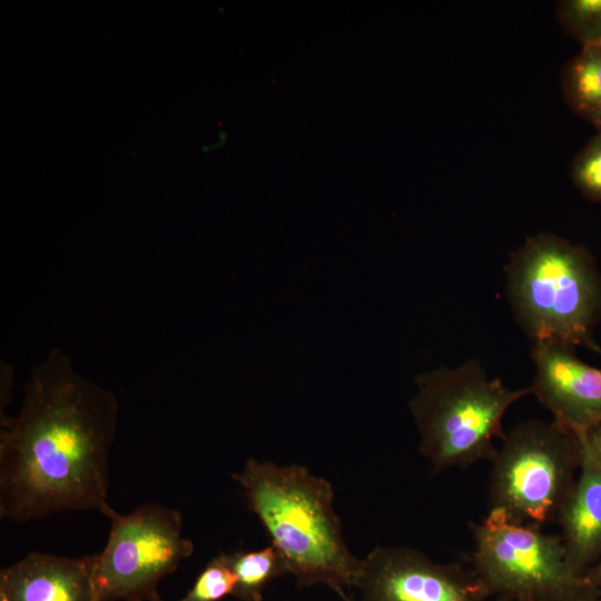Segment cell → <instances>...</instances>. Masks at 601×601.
Masks as SVG:
<instances>
[{"mask_svg": "<svg viewBox=\"0 0 601 601\" xmlns=\"http://www.w3.org/2000/svg\"><path fill=\"white\" fill-rule=\"evenodd\" d=\"M115 394L81 376L52 348L0 433V518L42 520L62 512L112 509L109 454L118 424Z\"/></svg>", "mask_w": 601, "mask_h": 601, "instance_id": "6da1fadb", "label": "cell"}, {"mask_svg": "<svg viewBox=\"0 0 601 601\" xmlns=\"http://www.w3.org/2000/svg\"><path fill=\"white\" fill-rule=\"evenodd\" d=\"M231 477L298 587L354 589L362 559L344 539L333 485L299 464L246 460Z\"/></svg>", "mask_w": 601, "mask_h": 601, "instance_id": "7a4b0ae2", "label": "cell"}, {"mask_svg": "<svg viewBox=\"0 0 601 601\" xmlns=\"http://www.w3.org/2000/svg\"><path fill=\"white\" fill-rule=\"evenodd\" d=\"M514 318L536 342L583 345L601 354L593 331L601 321V276L583 246L553 233L525 239L505 268Z\"/></svg>", "mask_w": 601, "mask_h": 601, "instance_id": "3957f363", "label": "cell"}, {"mask_svg": "<svg viewBox=\"0 0 601 601\" xmlns=\"http://www.w3.org/2000/svg\"><path fill=\"white\" fill-rule=\"evenodd\" d=\"M408 410L420 434V453L433 473L491 460L503 440V417L530 387L512 390L469 359L420 374Z\"/></svg>", "mask_w": 601, "mask_h": 601, "instance_id": "277c9868", "label": "cell"}, {"mask_svg": "<svg viewBox=\"0 0 601 601\" xmlns=\"http://www.w3.org/2000/svg\"><path fill=\"white\" fill-rule=\"evenodd\" d=\"M491 461L487 518L543 526L555 520L580 467L579 437L556 422L514 425Z\"/></svg>", "mask_w": 601, "mask_h": 601, "instance_id": "5b68a950", "label": "cell"}, {"mask_svg": "<svg viewBox=\"0 0 601 601\" xmlns=\"http://www.w3.org/2000/svg\"><path fill=\"white\" fill-rule=\"evenodd\" d=\"M470 529L472 571L486 597L570 601L589 587L570 566L561 536L541 525L485 516Z\"/></svg>", "mask_w": 601, "mask_h": 601, "instance_id": "8992f818", "label": "cell"}, {"mask_svg": "<svg viewBox=\"0 0 601 601\" xmlns=\"http://www.w3.org/2000/svg\"><path fill=\"white\" fill-rule=\"evenodd\" d=\"M106 516L108 540L92 570L96 601H148L158 594L159 582L194 553L174 508L148 503L127 514L111 509Z\"/></svg>", "mask_w": 601, "mask_h": 601, "instance_id": "52a82bcc", "label": "cell"}, {"mask_svg": "<svg viewBox=\"0 0 601 601\" xmlns=\"http://www.w3.org/2000/svg\"><path fill=\"white\" fill-rule=\"evenodd\" d=\"M354 589L359 601H484L472 569L436 562L420 550L378 545L363 559Z\"/></svg>", "mask_w": 601, "mask_h": 601, "instance_id": "ba28073f", "label": "cell"}, {"mask_svg": "<svg viewBox=\"0 0 601 601\" xmlns=\"http://www.w3.org/2000/svg\"><path fill=\"white\" fill-rule=\"evenodd\" d=\"M532 359L531 393L554 422L577 436L601 422V368L588 365L573 346L559 342L533 343Z\"/></svg>", "mask_w": 601, "mask_h": 601, "instance_id": "9c48e42d", "label": "cell"}, {"mask_svg": "<svg viewBox=\"0 0 601 601\" xmlns=\"http://www.w3.org/2000/svg\"><path fill=\"white\" fill-rule=\"evenodd\" d=\"M96 554L67 558L32 552L0 571L2 601H96Z\"/></svg>", "mask_w": 601, "mask_h": 601, "instance_id": "30bf717a", "label": "cell"}, {"mask_svg": "<svg viewBox=\"0 0 601 601\" xmlns=\"http://www.w3.org/2000/svg\"><path fill=\"white\" fill-rule=\"evenodd\" d=\"M581 444L579 475L555 520L572 570L580 577L601 552V463L585 442Z\"/></svg>", "mask_w": 601, "mask_h": 601, "instance_id": "8fae6325", "label": "cell"}, {"mask_svg": "<svg viewBox=\"0 0 601 601\" xmlns=\"http://www.w3.org/2000/svg\"><path fill=\"white\" fill-rule=\"evenodd\" d=\"M561 88L570 109L601 130V45L583 46L566 62Z\"/></svg>", "mask_w": 601, "mask_h": 601, "instance_id": "7c38bea8", "label": "cell"}, {"mask_svg": "<svg viewBox=\"0 0 601 601\" xmlns=\"http://www.w3.org/2000/svg\"><path fill=\"white\" fill-rule=\"evenodd\" d=\"M229 561L236 575L231 597L237 601H263L266 588L289 574L285 559L273 544L259 550L229 552Z\"/></svg>", "mask_w": 601, "mask_h": 601, "instance_id": "4fadbf2b", "label": "cell"}, {"mask_svg": "<svg viewBox=\"0 0 601 601\" xmlns=\"http://www.w3.org/2000/svg\"><path fill=\"white\" fill-rule=\"evenodd\" d=\"M560 26L582 47L601 43V0H564L556 7Z\"/></svg>", "mask_w": 601, "mask_h": 601, "instance_id": "5bb4252c", "label": "cell"}, {"mask_svg": "<svg viewBox=\"0 0 601 601\" xmlns=\"http://www.w3.org/2000/svg\"><path fill=\"white\" fill-rule=\"evenodd\" d=\"M235 588L236 575L229 553H219L205 565L190 590L178 601H223L233 595Z\"/></svg>", "mask_w": 601, "mask_h": 601, "instance_id": "9a60e30c", "label": "cell"}, {"mask_svg": "<svg viewBox=\"0 0 601 601\" xmlns=\"http://www.w3.org/2000/svg\"><path fill=\"white\" fill-rule=\"evenodd\" d=\"M571 178L587 198L601 203V130L573 159Z\"/></svg>", "mask_w": 601, "mask_h": 601, "instance_id": "2e32d148", "label": "cell"}, {"mask_svg": "<svg viewBox=\"0 0 601 601\" xmlns=\"http://www.w3.org/2000/svg\"><path fill=\"white\" fill-rule=\"evenodd\" d=\"M578 437H581L585 442L593 455L601 463V422Z\"/></svg>", "mask_w": 601, "mask_h": 601, "instance_id": "e0dca14e", "label": "cell"}, {"mask_svg": "<svg viewBox=\"0 0 601 601\" xmlns=\"http://www.w3.org/2000/svg\"><path fill=\"white\" fill-rule=\"evenodd\" d=\"M584 582L601 593V552L582 575Z\"/></svg>", "mask_w": 601, "mask_h": 601, "instance_id": "ac0fdd59", "label": "cell"}, {"mask_svg": "<svg viewBox=\"0 0 601 601\" xmlns=\"http://www.w3.org/2000/svg\"><path fill=\"white\" fill-rule=\"evenodd\" d=\"M570 601H601V593L595 589L588 587Z\"/></svg>", "mask_w": 601, "mask_h": 601, "instance_id": "d6986e66", "label": "cell"}, {"mask_svg": "<svg viewBox=\"0 0 601 601\" xmlns=\"http://www.w3.org/2000/svg\"><path fill=\"white\" fill-rule=\"evenodd\" d=\"M339 598L342 599V601H359L358 599H355L354 597H352L349 592L343 594Z\"/></svg>", "mask_w": 601, "mask_h": 601, "instance_id": "ffe728a7", "label": "cell"}, {"mask_svg": "<svg viewBox=\"0 0 601 601\" xmlns=\"http://www.w3.org/2000/svg\"><path fill=\"white\" fill-rule=\"evenodd\" d=\"M148 601H165L160 595L159 593L157 595H155L154 598H151L150 600Z\"/></svg>", "mask_w": 601, "mask_h": 601, "instance_id": "44dd1931", "label": "cell"}, {"mask_svg": "<svg viewBox=\"0 0 601 601\" xmlns=\"http://www.w3.org/2000/svg\"><path fill=\"white\" fill-rule=\"evenodd\" d=\"M531 601H552V600H531Z\"/></svg>", "mask_w": 601, "mask_h": 601, "instance_id": "7402d4cb", "label": "cell"}, {"mask_svg": "<svg viewBox=\"0 0 601 601\" xmlns=\"http://www.w3.org/2000/svg\"><path fill=\"white\" fill-rule=\"evenodd\" d=\"M597 45H601V43H597Z\"/></svg>", "mask_w": 601, "mask_h": 601, "instance_id": "603a6c76", "label": "cell"}, {"mask_svg": "<svg viewBox=\"0 0 601 601\" xmlns=\"http://www.w3.org/2000/svg\"><path fill=\"white\" fill-rule=\"evenodd\" d=\"M0 601H2V600L0 599Z\"/></svg>", "mask_w": 601, "mask_h": 601, "instance_id": "cb8c5ba5", "label": "cell"}]
</instances>
